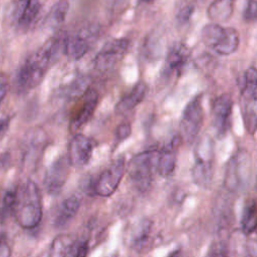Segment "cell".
Returning <instances> with one entry per match:
<instances>
[{"mask_svg":"<svg viewBox=\"0 0 257 257\" xmlns=\"http://www.w3.org/2000/svg\"><path fill=\"white\" fill-rule=\"evenodd\" d=\"M80 207V200L76 196L66 198L59 206L54 218V226L58 229L66 227L76 216Z\"/></svg>","mask_w":257,"mask_h":257,"instance_id":"19","label":"cell"},{"mask_svg":"<svg viewBox=\"0 0 257 257\" xmlns=\"http://www.w3.org/2000/svg\"><path fill=\"white\" fill-rule=\"evenodd\" d=\"M244 19L246 22H254L256 19V0H247L244 9Z\"/></svg>","mask_w":257,"mask_h":257,"instance_id":"31","label":"cell"},{"mask_svg":"<svg viewBox=\"0 0 257 257\" xmlns=\"http://www.w3.org/2000/svg\"><path fill=\"white\" fill-rule=\"evenodd\" d=\"M159 152L149 150L136 155L130 162L128 175L133 185L140 192H147L153 181V171L157 168Z\"/></svg>","mask_w":257,"mask_h":257,"instance_id":"5","label":"cell"},{"mask_svg":"<svg viewBox=\"0 0 257 257\" xmlns=\"http://www.w3.org/2000/svg\"><path fill=\"white\" fill-rule=\"evenodd\" d=\"M146 93L147 85L143 81L138 82L128 93L123 95L118 100V102L115 105V111L119 114L128 112L144 100Z\"/></svg>","mask_w":257,"mask_h":257,"instance_id":"20","label":"cell"},{"mask_svg":"<svg viewBox=\"0 0 257 257\" xmlns=\"http://www.w3.org/2000/svg\"><path fill=\"white\" fill-rule=\"evenodd\" d=\"M47 145V136L39 127L31 128L26 133L23 140V161L28 166H34L40 159Z\"/></svg>","mask_w":257,"mask_h":257,"instance_id":"12","label":"cell"},{"mask_svg":"<svg viewBox=\"0 0 257 257\" xmlns=\"http://www.w3.org/2000/svg\"><path fill=\"white\" fill-rule=\"evenodd\" d=\"M232 98L228 94L218 96L213 103V123L218 137L226 135L232 113Z\"/></svg>","mask_w":257,"mask_h":257,"instance_id":"15","label":"cell"},{"mask_svg":"<svg viewBox=\"0 0 257 257\" xmlns=\"http://www.w3.org/2000/svg\"><path fill=\"white\" fill-rule=\"evenodd\" d=\"M242 95V112L246 130L253 135L256 130L257 110H256V96H257V73L255 67L247 69L244 75V80L241 88Z\"/></svg>","mask_w":257,"mask_h":257,"instance_id":"7","label":"cell"},{"mask_svg":"<svg viewBox=\"0 0 257 257\" xmlns=\"http://www.w3.org/2000/svg\"><path fill=\"white\" fill-rule=\"evenodd\" d=\"M70 166L67 156H62L48 168L44 177V188L49 195L54 196L61 192L67 180Z\"/></svg>","mask_w":257,"mask_h":257,"instance_id":"11","label":"cell"},{"mask_svg":"<svg viewBox=\"0 0 257 257\" xmlns=\"http://www.w3.org/2000/svg\"><path fill=\"white\" fill-rule=\"evenodd\" d=\"M16 189L15 188H10L4 193L3 196V201H2V212L3 213H10L12 212L15 198H16Z\"/></svg>","mask_w":257,"mask_h":257,"instance_id":"29","label":"cell"},{"mask_svg":"<svg viewBox=\"0 0 257 257\" xmlns=\"http://www.w3.org/2000/svg\"><path fill=\"white\" fill-rule=\"evenodd\" d=\"M194 11H195V4H194L193 2L184 4V5L178 10V12H177V15H176L177 21H178L180 24H186L187 22L190 21L191 17H192L193 14H194Z\"/></svg>","mask_w":257,"mask_h":257,"instance_id":"28","label":"cell"},{"mask_svg":"<svg viewBox=\"0 0 257 257\" xmlns=\"http://www.w3.org/2000/svg\"><path fill=\"white\" fill-rule=\"evenodd\" d=\"M98 102V94L94 89H87L81 95L80 105L71 116L69 127L71 132L81 128L92 116Z\"/></svg>","mask_w":257,"mask_h":257,"instance_id":"14","label":"cell"},{"mask_svg":"<svg viewBox=\"0 0 257 257\" xmlns=\"http://www.w3.org/2000/svg\"><path fill=\"white\" fill-rule=\"evenodd\" d=\"M69 10V1L68 0H57L49 12L44 18V25L49 28H57L59 27L66 18V15Z\"/></svg>","mask_w":257,"mask_h":257,"instance_id":"21","label":"cell"},{"mask_svg":"<svg viewBox=\"0 0 257 257\" xmlns=\"http://www.w3.org/2000/svg\"><path fill=\"white\" fill-rule=\"evenodd\" d=\"M142 2H145V3H152V2H154L155 0H141Z\"/></svg>","mask_w":257,"mask_h":257,"instance_id":"37","label":"cell"},{"mask_svg":"<svg viewBox=\"0 0 257 257\" xmlns=\"http://www.w3.org/2000/svg\"><path fill=\"white\" fill-rule=\"evenodd\" d=\"M46 0H30L21 15L17 19V25L21 30H27L36 21Z\"/></svg>","mask_w":257,"mask_h":257,"instance_id":"22","label":"cell"},{"mask_svg":"<svg viewBox=\"0 0 257 257\" xmlns=\"http://www.w3.org/2000/svg\"><path fill=\"white\" fill-rule=\"evenodd\" d=\"M251 174V155L246 150H240L227 163L224 185L231 192L243 191L250 184Z\"/></svg>","mask_w":257,"mask_h":257,"instance_id":"4","label":"cell"},{"mask_svg":"<svg viewBox=\"0 0 257 257\" xmlns=\"http://www.w3.org/2000/svg\"><path fill=\"white\" fill-rule=\"evenodd\" d=\"M30 0H11L10 3V15L13 20L17 21L19 16L21 15L22 11L26 7Z\"/></svg>","mask_w":257,"mask_h":257,"instance_id":"30","label":"cell"},{"mask_svg":"<svg viewBox=\"0 0 257 257\" xmlns=\"http://www.w3.org/2000/svg\"><path fill=\"white\" fill-rule=\"evenodd\" d=\"M191 56V51L184 43H175L168 51L165 71L169 75H178L187 65Z\"/></svg>","mask_w":257,"mask_h":257,"instance_id":"17","label":"cell"},{"mask_svg":"<svg viewBox=\"0 0 257 257\" xmlns=\"http://www.w3.org/2000/svg\"><path fill=\"white\" fill-rule=\"evenodd\" d=\"M125 170L124 158L118 157L97 178L94 192L100 197H109L117 189Z\"/></svg>","mask_w":257,"mask_h":257,"instance_id":"9","label":"cell"},{"mask_svg":"<svg viewBox=\"0 0 257 257\" xmlns=\"http://www.w3.org/2000/svg\"><path fill=\"white\" fill-rule=\"evenodd\" d=\"M75 240L69 235L57 236L49 249L50 256H72Z\"/></svg>","mask_w":257,"mask_h":257,"instance_id":"24","label":"cell"},{"mask_svg":"<svg viewBox=\"0 0 257 257\" xmlns=\"http://www.w3.org/2000/svg\"><path fill=\"white\" fill-rule=\"evenodd\" d=\"M132 134V127L130 123H121L115 130V139L117 142L126 140Z\"/></svg>","mask_w":257,"mask_h":257,"instance_id":"32","label":"cell"},{"mask_svg":"<svg viewBox=\"0 0 257 257\" xmlns=\"http://www.w3.org/2000/svg\"><path fill=\"white\" fill-rule=\"evenodd\" d=\"M93 32L91 29L81 30L76 34L64 37L63 52L71 60H78L85 55L90 46Z\"/></svg>","mask_w":257,"mask_h":257,"instance_id":"16","label":"cell"},{"mask_svg":"<svg viewBox=\"0 0 257 257\" xmlns=\"http://www.w3.org/2000/svg\"><path fill=\"white\" fill-rule=\"evenodd\" d=\"M94 143L83 135H75L68 146V161L71 166L80 168L85 166L91 159Z\"/></svg>","mask_w":257,"mask_h":257,"instance_id":"13","label":"cell"},{"mask_svg":"<svg viewBox=\"0 0 257 257\" xmlns=\"http://www.w3.org/2000/svg\"><path fill=\"white\" fill-rule=\"evenodd\" d=\"M204 110L202 95H197L186 105L181 119V136L185 142L192 143L199 135L203 124Z\"/></svg>","mask_w":257,"mask_h":257,"instance_id":"8","label":"cell"},{"mask_svg":"<svg viewBox=\"0 0 257 257\" xmlns=\"http://www.w3.org/2000/svg\"><path fill=\"white\" fill-rule=\"evenodd\" d=\"M232 0H214L208 7V17L216 23L227 21L233 14Z\"/></svg>","mask_w":257,"mask_h":257,"instance_id":"23","label":"cell"},{"mask_svg":"<svg viewBox=\"0 0 257 257\" xmlns=\"http://www.w3.org/2000/svg\"><path fill=\"white\" fill-rule=\"evenodd\" d=\"M88 253V242L86 240L84 241H76L74 248H73V252H72V256H85Z\"/></svg>","mask_w":257,"mask_h":257,"instance_id":"33","label":"cell"},{"mask_svg":"<svg viewBox=\"0 0 257 257\" xmlns=\"http://www.w3.org/2000/svg\"><path fill=\"white\" fill-rule=\"evenodd\" d=\"M256 202L254 200L249 202L244 209L241 228L245 235L252 234L256 229Z\"/></svg>","mask_w":257,"mask_h":257,"instance_id":"26","label":"cell"},{"mask_svg":"<svg viewBox=\"0 0 257 257\" xmlns=\"http://www.w3.org/2000/svg\"><path fill=\"white\" fill-rule=\"evenodd\" d=\"M152 230V222L150 220H143L135 234L133 235L132 239V246L135 248V250H142L146 247V245L149 243L150 240V233Z\"/></svg>","mask_w":257,"mask_h":257,"instance_id":"25","label":"cell"},{"mask_svg":"<svg viewBox=\"0 0 257 257\" xmlns=\"http://www.w3.org/2000/svg\"><path fill=\"white\" fill-rule=\"evenodd\" d=\"M201 37L206 46L220 55L234 53L240 44V36L235 28L224 27L216 22L206 24L202 29Z\"/></svg>","mask_w":257,"mask_h":257,"instance_id":"3","label":"cell"},{"mask_svg":"<svg viewBox=\"0 0 257 257\" xmlns=\"http://www.w3.org/2000/svg\"><path fill=\"white\" fill-rule=\"evenodd\" d=\"M12 214L18 225L24 229H33L40 223L42 218L41 195L33 181L26 180L17 187Z\"/></svg>","mask_w":257,"mask_h":257,"instance_id":"2","label":"cell"},{"mask_svg":"<svg viewBox=\"0 0 257 257\" xmlns=\"http://www.w3.org/2000/svg\"><path fill=\"white\" fill-rule=\"evenodd\" d=\"M10 123V118L9 117H1L0 118V139L4 137L6 132L8 131Z\"/></svg>","mask_w":257,"mask_h":257,"instance_id":"36","label":"cell"},{"mask_svg":"<svg viewBox=\"0 0 257 257\" xmlns=\"http://www.w3.org/2000/svg\"><path fill=\"white\" fill-rule=\"evenodd\" d=\"M8 88H9L8 78L5 74L0 72V105L8 92Z\"/></svg>","mask_w":257,"mask_h":257,"instance_id":"34","label":"cell"},{"mask_svg":"<svg viewBox=\"0 0 257 257\" xmlns=\"http://www.w3.org/2000/svg\"><path fill=\"white\" fill-rule=\"evenodd\" d=\"M63 36H53L27 57L15 76V86L19 92H27L41 82L46 70L63 51Z\"/></svg>","mask_w":257,"mask_h":257,"instance_id":"1","label":"cell"},{"mask_svg":"<svg viewBox=\"0 0 257 257\" xmlns=\"http://www.w3.org/2000/svg\"><path fill=\"white\" fill-rule=\"evenodd\" d=\"M90 80L87 76H81L74 80H72L65 88H64V95L69 99H73L76 97L81 96L89 86Z\"/></svg>","mask_w":257,"mask_h":257,"instance_id":"27","label":"cell"},{"mask_svg":"<svg viewBox=\"0 0 257 257\" xmlns=\"http://www.w3.org/2000/svg\"><path fill=\"white\" fill-rule=\"evenodd\" d=\"M181 143L180 137H174L169 144H167L158 154L157 160V171L162 177L170 176L175 168L177 163V152L178 147Z\"/></svg>","mask_w":257,"mask_h":257,"instance_id":"18","label":"cell"},{"mask_svg":"<svg viewBox=\"0 0 257 257\" xmlns=\"http://www.w3.org/2000/svg\"><path fill=\"white\" fill-rule=\"evenodd\" d=\"M232 1H234V0H232Z\"/></svg>","mask_w":257,"mask_h":257,"instance_id":"38","label":"cell"},{"mask_svg":"<svg viewBox=\"0 0 257 257\" xmlns=\"http://www.w3.org/2000/svg\"><path fill=\"white\" fill-rule=\"evenodd\" d=\"M214 143L209 137L201 139L195 149V165L192 170L194 182L203 188H208L213 179Z\"/></svg>","mask_w":257,"mask_h":257,"instance_id":"6","label":"cell"},{"mask_svg":"<svg viewBox=\"0 0 257 257\" xmlns=\"http://www.w3.org/2000/svg\"><path fill=\"white\" fill-rule=\"evenodd\" d=\"M128 46L127 38H114L107 41L95 56V67L100 70L112 68L123 58Z\"/></svg>","mask_w":257,"mask_h":257,"instance_id":"10","label":"cell"},{"mask_svg":"<svg viewBox=\"0 0 257 257\" xmlns=\"http://www.w3.org/2000/svg\"><path fill=\"white\" fill-rule=\"evenodd\" d=\"M11 255V249L4 235H0V257H8Z\"/></svg>","mask_w":257,"mask_h":257,"instance_id":"35","label":"cell"}]
</instances>
